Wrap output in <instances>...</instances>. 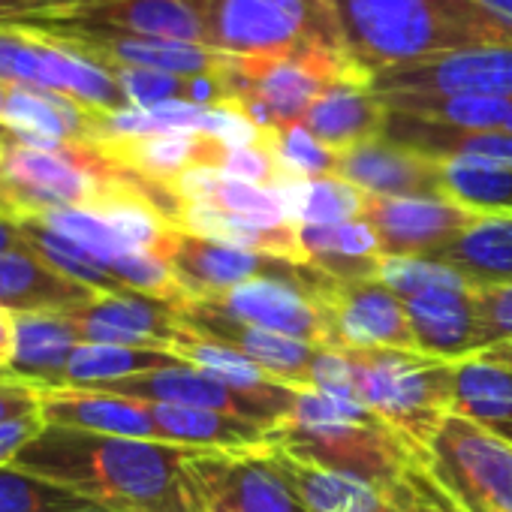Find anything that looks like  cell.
Returning a JSON list of instances; mask_svg holds the SVG:
<instances>
[{"label":"cell","mask_w":512,"mask_h":512,"mask_svg":"<svg viewBox=\"0 0 512 512\" xmlns=\"http://www.w3.org/2000/svg\"><path fill=\"white\" fill-rule=\"evenodd\" d=\"M479 4L500 13V16H506V19H512V0H479Z\"/></svg>","instance_id":"cell-51"},{"label":"cell","mask_w":512,"mask_h":512,"mask_svg":"<svg viewBox=\"0 0 512 512\" xmlns=\"http://www.w3.org/2000/svg\"><path fill=\"white\" fill-rule=\"evenodd\" d=\"M175 311H178V323L184 329H190L193 335H202L214 344H223V347L241 353L244 359L260 365L266 374H272L275 380H281L293 389H311L314 362L323 347H311L296 338L244 323V320L214 308L211 302H181Z\"/></svg>","instance_id":"cell-14"},{"label":"cell","mask_w":512,"mask_h":512,"mask_svg":"<svg viewBox=\"0 0 512 512\" xmlns=\"http://www.w3.org/2000/svg\"><path fill=\"white\" fill-rule=\"evenodd\" d=\"M25 223V238H28V247L46 260L52 269H58L61 275H67L70 281L94 290V293H127L115 275L109 272L106 263H100L97 256H91L85 247H79L76 241L58 235L55 229H49L46 223L34 220V217H22Z\"/></svg>","instance_id":"cell-33"},{"label":"cell","mask_w":512,"mask_h":512,"mask_svg":"<svg viewBox=\"0 0 512 512\" xmlns=\"http://www.w3.org/2000/svg\"><path fill=\"white\" fill-rule=\"evenodd\" d=\"M82 344H118L169 350L181 323L172 302L139 293H97L85 308L70 311Z\"/></svg>","instance_id":"cell-17"},{"label":"cell","mask_w":512,"mask_h":512,"mask_svg":"<svg viewBox=\"0 0 512 512\" xmlns=\"http://www.w3.org/2000/svg\"><path fill=\"white\" fill-rule=\"evenodd\" d=\"M31 16H37L31 0H0V28L22 22V19H31Z\"/></svg>","instance_id":"cell-49"},{"label":"cell","mask_w":512,"mask_h":512,"mask_svg":"<svg viewBox=\"0 0 512 512\" xmlns=\"http://www.w3.org/2000/svg\"><path fill=\"white\" fill-rule=\"evenodd\" d=\"M13 338H16V314L0 305V368L7 365L13 353Z\"/></svg>","instance_id":"cell-47"},{"label":"cell","mask_w":512,"mask_h":512,"mask_svg":"<svg viewBox=\"0 0 512 512\" xmlns=\"http://www.w3.org/2000/svg\"><path fill=\"white\" fill-rule=\"evenodd\" d=\"M169 353H175L187 365H196V368H202V371H208V374H214V377H220L229 386L244 389V392H278L287 386V383L275 380L272 374H266L260 365L244 359L241 353H235L223 344H214L202 335H193L184 326H181L178 338L169 344Z\"/></svg>","instance_id":"cell-34"},{"label":"cell","mask_w":512,"mask_h":512,"mask_svg":"<svg viewBox=\"0 0 512 512\" xmlns=\"http://www.w3.org/2000/svg\"><path fill=\"white\" fill-rule=\"evenodd\" d=\"M416 338V353L461 362L479 353L473 287H440L401 299Z\"/></svg>","instance_id":"cell-21"},{"label":"cell","mask_w":512,"mask_h":512,"mask_svg":"<svg viewBox=\"0 0 512 512\" xmlns=\"http://www.w3.org/2000/svg\"><path fill=\"white\" fill-rule=\"evenodd\" d=\"M46 428L43 416H28V419H16V422H4L0 425V467L13 464L19 458V452Z\"/></svg>","instance_id":"cell-45"},{"label":"cell","mask_w":512,"mask_h":512,"mask_svg":"<svg viewBox=\"0 0 512 512\" xmlns=\"http://www.w3.org/2000/svg\"><path fill=\"white\" fill-rule=\"evenodd\" d=\"M377 278L398 299H410L416 293L440 290V287H473L455 269H449L437 260H422V256H383Z\"/></svg>","instance_id":"cell-37"},{"label":"cell","mask_w":512,"mask_h":512,"mask_svg":"<svg viewBox=\"0 0 512 512\" xmlns=\"http://www.w3.org/2000/svg\"><path fill=\"white\" fill-rule=\"evenodd\" d=\"M160 260L169 266L187 302H208L260 278H302L308 269L299 263L278 260V256L269 253L202 238L184 229L169 232L160 250Z\"/></svg>","instance_id":"cell-10"},{"label":"cell","mask_w":512,"mask_h":512,"mask_svg":"<svg viewBox=\"0 0 512 512\" xmlns=\"http://www.w3.org/2000/svg\"><path fill=\"white\" fill-rule=\"evenodd\" d=\"M473 305H476L479 353L503 341H512V284L473 287Z\"/></svg>","instance_id":"cell-43"},{"label":"cell","mask_w":512,"mask_h":512,"mask_svg":"<svg viewBox=\"0 0 512 512\" xmlns=\"http://www.w3.org/2000/svg\"><path fill=\"white\" fill-rule=\"evenodd\" d=\"M121 169L145 178V181H157V184H169L184 175L193 166H217L223 160L226 145H220L217 139L205 136V133H193V130H169V133H154V136H136V139H109V142H97Z\"/></svg>","instance_id":"cell-22"},{"label":"cell","mask_w":512,"mask_h":512,"mask_svg":"<svg viewBox=\"0 0 512 512\" xmlns=\"http://www.w3.org/2000/svg\"><path fill=\"white\" fill-rule=\"evenodd\" d=\"M446 196L479 214H512V169L440 160Z\"/></svg>","instance_id":"cell-35"},{"label":"cell","mask_w":512,"mask_h":512,"mask_svg":"<svg viewBox=\"0 0 512 512\" xmlns=\"http://www.w3.org/2000/svg\"><path fill=\"white\" fill-rule=\"evenodd\" d=\"M103 4V0H31V7L37 10V16H55V13H70L79 7H94Z\"/></svg>","instance_id":"cell-48"},{"label":"cell","mask_w":512,"mask_h":512,"mask_svg":"<svg viewBox=\"0 0 512 512\" xmlns=\"http://www.w3.org/2000/svg\"><path fill=\"white\" fill-rule=\"evenodd\" d=\"M169 350H151V347H118V344H79L70 356L64 386L76 389H103L109 383L139 377L148 371L181 365Z\"/></svg>","instance_id":"cell-32"},{"label":"cell","mask_w":512,"mask_h":512,"mask_svg":"<svg viewBox=\"0 0 512 512\" xmlns=\"http://www.w3.org/2000/svg\"><path fill=\"white\" fill-rule=\"evenodd\" d=\"M7 88H10V85H4V82H0V112H4V100H7Z\"/></svg>","instance_id":"cell-55"},{"label":"cell","mask_w":512,"mask_h":512,"mask_svg":"<svg viewBox=\"0 0 512 512\" xmlns=\"http://www.w3.org/2000/svg\"><path fill=\"white\" fill-rule=\"evenodd\" d=\"M109 73H112L115 82L121 85L127 103L136 106V109H154V106H160V103L184 100V91H187V79L172 76V73H160V70L115 67V70H109Z\"/></svg>","instance_id":"cell-42"},{"label":"cell","mask_w":512,"mask_h":512,"mask_svg":"<svg viewBox=\"0 0 512 512\" xmlns=\"http://www.w3.org/2000/svg\"><path fill=\"white\" fill-rule=\"evenodd\" d=\"M263 446L308 512H389L392 509L386 494L362 479L320 467L314 461H302L284 452L281 446L272 443Z\"/></svg>","instance_id":"cell-25"},{"label":"cell","mask_w":512,"mask_h":512,"mask_svg":"<svg viewBox=\"0 0 512 512\" xmlns=\"http://www.w3.org/2000/svg\"><path fill=\"white\" fill-rule=\"evenodd\" d=\"M0 214H13V217H19V214L13 211V205H10V202H7L4 196H0Z\"/></svg>","instance_id":"cell-53"},{"label":"cell","mask_w":512,"mask_h":512,"mask_svg":"<svg viewBox=\"0 0 512 512\" xmlns=\"http://www.w3.org/2000/svg\"><path fill=\"white\" fill-rule=\"evenodd\" d=\"M314 296L332 320L338 350H416L404 302L380 281H335L320 275Z\"/></svg>","instance_id":"cell-11"},{"label":"cell","mask_w":512,"mask_h":512,"mask_svg":"<svg viewBox=\"0 0 512 512\" xmlns=\"http://www.w3.org/2000/svg\"><path fill=\"white\" fill-rule=\"evenodd\" d=\"M284 199L287 217L296 226H326V223H347L362 220L368 193L356 184L323 175V178H287L275 187Z\"/></svg>","instance_id":"cell-31"},{"label":"cell","mask_w":512,"mask_h":512,"mask_svg":"<svg viewBox=\"0 0 512 512\" xmlns=\"http://www.w3.org/2000/svg\"><path fill=\"white\" fill-rule=\"evenodd\" d=\"M386 121H389V109L374 91V85H356V82H341L326 88L302 118V124L335 154L383 139Z\"/></svg>","instance_id":"cell-23"},{"label":"cell","mask_w":512,"mask_h":512,"mask_svg":"<svg viewBox=\"0 0 512 512\" xmlns=\"http://www.w3.org/2000/svg\"><path fill=\"white\" fill-rule=\"evenodd\" d=\"M431 260L455 269L473 287L512 284V214H482Z\"/></svg>","instance_id":"cell-28"},{"label":"cell","mask_w":512,"mask_h":512,"mask_svg":"<svg viewBox=\"0 0 512 512\" xmlns=\"http://www.w3.org/2000/svg\"><path fill=\"white\" fill-rule=\"evenodd\" d=\"M389 506H392V503H389ZM389 512H398V509H395V506H392V509H389Z\"/></svg>","instance_id":"cell-57"},{"label":"cell","mask_w":512,"mask_h":512,"mask_svg":"<svg viewBox=\"0 0 512 512\" xmlns=\"http://www.w3.org/2000/svg\"><path fill=\"white\" fill-rule=\"evenodd\" d=\"M377 94L419 91V94H479L512 100V46L467 49L440 55L422 64H407L374 76Z\"/></svg>","instance_id":"cell-15"},{"label":"cell","mask_w":512,"mask_h":512,"mask_svg":"<svg viewBox=\"0 0 512 512\" xmlns=\"http://www.w3.org/2000/svg\"><path fill=\"white\" fill-rule=\"evenodd\" d=\"M479 356L488 359V362H497V365L512 368V341H503V344H497V347H491V350H485V353H479Z\"/></svg>","instance_id":"cell-50"},{"label":"cell","mask_w":512,"mask_h":512,"mask_svg":"<svg viewBox=\"0 0 512 512\" xmlns=\"http://www.w3.org/2000/svg\"><path fill=\"white\" fill-rule=\"evenodd\" d=\"M208 49L229 58H275L344 49L332 0H190Z\"/></svg>","instance_id":"cell-5"},{"label":"cell","mask_w":512,"mask_h":512,"mask_svg":"<svg viewBox=\"0 0 512 512\" xmlns=\"http://www.w3.org/2000/svg\"><path fill=\"white\" fill-rule=\"evenodd\" d=\"M275 154L281 157L290 178H323L335 175L338 154L326 148L305 124H290L275 133Z\"/></svg>","instance_id":"cell-38"},{"label":"cell","mask_w":512,"mask_h":512,"mask_svg":"<svg viewBox=\"0 0 512 512\" xmlns=\"http://www.w3.org/2000/svg\"><path fill=\"white\" fill-rule=\"evenodd\" d=\"M497 437H503V440H506V443L512 446V425H509V428H503V431H500Z\"/></svg>","instance_id":"cell-56"},{"label":"cell","mask_w":512,"mask_h":512,"mask_svg":"<svg viewBox=\"0 0 512 512\" xmlns=\"http://www.w3.org/2000/svg\"><path fill=\"white\" fill-rule=\"evenodd\" d=\"M73 512H118V509H109V506H103V503L85 500V503H82V506H76Z\"/></svg>","instance_id":"cell-52"},{"label":"cell","mask_w":512,"mask_h":512,"mask_svg":"<svg viewBox=\"0 0 512 512\" xmlns=\"http://www.w3.org/2000/svg\"><path fill=\"white\" fill-rule=\"evenodd\" d=\"M503 130L512 133V100H509V115H506V121H503Z\"/></svg>","instance_id":"cell-54"},{"label":"cell","mask_w":512,"mask_h":512,"mask_svg":"<svg viewBox=\"0 0 512 512\" xmlns=\"http://www.w3.org/2000/svg\"><path fill=\"white\" fill-rule=\"evenodd\" d=\"M28 416H40V389L19 380H0V425Z\"/></svg>","instance_id":"cell-44"},{"label":"cell","mask_w":512,"mask_h":512,"mask_svg":"<svg viewBox=\"0 0 512 512\" xmlns=\"http://www.w3.org/2000/svg\"><path fill=\"white\" fill-rule=\"evenodd\" d=\"M85 497L16 464L0 467V512H73Z\"/></svg>","instance_id":"cell-36"},{"label":"cell","mask_w":512,"mask_h":512,"mask_svg":"<svg viewBox=\"0 0 512 512\" xmlns=\"http://www.w3.org/2000/svg\"><path fill=\"white\" fill-rule=\"evenodd\" d=\"M97 392H112L136 401H151V404H178V407H202V410H217L229 416H241L247 422L263 425L266 431L278 428L299 395V389L284 386L278 392H244L229 386L226 380L196 368V365H172L160 371H148L139 377H127L118 383H109Z\"/></svg>","instance_id":"cell-9"},{"label":"cell","mask_w":512,"mask_h":512,"mask_svg":"<svg viewBox=\"0 0 512 512\" xmlns=\"http://www.w3.org/2000/svg\"><path fill=\"white\" fill-rule=\"evenodd\" d=\"M338 178L368 196H446L443 163L389 139H374L338 154Z\"/></svg>","instance_id":"cell-18"},{"label":"cell","mask_w":512,"mask_h":512,"mask_svg":"<svg viewBox=\"0 0 512 512\" xmlns=\"http://www.w3.org/2000/svg\"><path fill=\"white\" fill-rule=\"evenodd\" d=\"M425 467L467 512H512V446L479 422L449 413Z\"/></svg>","instance_id":"cell-7"},{"label":"cell","mask_w":512,"mask_h":512,"mask_svg":"<svg viewBox=\"0 0 512 512\" xmlns=\"http://www.w3.org/2000/svg\"><path fill=\"white\" fill-rule=\"evenodd\" d=\"M40 25L61 28H97L145 40H172L208 46L205 25L190 0H103L94 7H79L55 16H31Z\"/></svg>","instance_id":"cell-16"},{"label":"cell","mask_w":512,"mask_h":512,"mask_svg":"<svg viewBox=\"0 0 512 512\" xmlns=\"http://www.w3.org/2000/svg\"><path fill=\"white\" fill-rule=\"evenodd\" d=\"M151 419L160 431V443L187 446V449H256L266 443V428L241 416L178 407V404H151Z\"/></svg>","instance_id":"cell-27"},{"label":"cell","mask_w":512,"mask_h":512,"mask_svg":"<svg viewBox=\"0 0 512 512\" xmlns=\"http://www.w3.org/2000/svg\"><path fill=\"white\" fill-rule=\"evenodd\" d=\"M317 281H320V272H314L308 266L302 278L247 281V284H241L217 299H208V302L244 323L296 338L302 344L335 347L329 311L314 296Z\"/></svg>","instance_id":"cell-12"},{"label":"cell","mask_w":512,"mask_h":512,"mask_svg":"<svg viewBox=\"0 0 512 512\" xmlns=\"http://www.w3.org/2000/svg\"><path fill=\"white\" fill-rule=\"evenodd\" d=\"M25 247H28V238H25V223H22V217L0 214V253L25 250Z\"/></svg>","instance_id":"cell-46"},{"label":"cell","mask_w":512,"mask_h":512,"mask_svg":"<svg viewBox=\"0 0 512 512\" xmlns=\"http://www.w3.org/2000/svg\"><path fill=\"white\" fill-rule=\"evenodd\" d=\"M380 100L386 103L389 112L455 127V130H503V121L509 115V100L479 97V94L392 91V94H380Z\"/></svg>","instance_id":"cell-29"},{"label":"cell","mask_w":512,"mask_h":512,"mask_svg":"<svg viewBox=\"0 0 512 512\" xmlns=\"http://www.w3.org/2000/svg\"><path fill=\"white\" fill-rule=\"evenodd\" d=\"M386 500L398 512H467L422 461H410L401 482L386 491Z\"/></svg>","instance_id":"cell-40"},{"label":"cell","mask_w":512,"mask_h":512,"mask_svg":"<svg viewBox=\"0 0 512 512\" xmlns=\"http://www.w3.org/2000/svg\"><path fill=\"white\" fill-rule=\"evenodd\" d=\"M97 293L70 281L25 247L0 253V305L13 314L25 311H79Z\"/></svg>","instance_id":"cell-24"},{"label":"cell","mask_w":512,"mask_h":512,"mask_svg":"<svg viewBox=\"0 0 512 512\" xmlns=\"http://www.w3.org/2000/svg\"><path fill=\"white\" fill-rule=\"evenodd\" d=\"M40 416L46 425H58L70 431L160 443V431L151 419L148 404L112 392L76 389V386L40 389Z\"/></svg>","instance_id":"cell-19"},{"label":"cell","mask_w":512,"mask_h":512,"mask_svg":"<svg viewBox=\"0 0 512 512\" xmlns=\"http://www.w3.org/2000/svg\"><path fill=\"white\" fill-rule=\"evenodd\" d=\"M347 55L371 76L467 49L512 46V19L479 0H332Z\"/></svg>","instance_id":"cell-2"},{"label":"cell","mask_w":512,"mask_h":512,"mask_svg":"<svg viewBox=\"0 0 512 512\" xmlns=\"http://www.w3.org/2000/svg\"><path fill=\"white\" fill-rule=\"evenodd\" d=\"M0 82L49 91L40 37L16 28H0Z\"/></svg>","instance_id":"cell-39"},{"label":"cell","mask_w":512,"mask_h":512,"mask_svg":"<svg viewBox=\"0 0 512 512\" xmlns=\"http://www.w3.org/2000/svg\"><path fill=\"white\" fill-rule=\"evenodd\" d=\"M359 401L425 464L431 440L455 407V362L416 350H347Z\"/></svg>","instance_id":"cell-4"},{"label":"cell","mask_w":512,"mask_h":512,"mask_svg":"<svg viewBox=\"0 0 512 512\" xmlns=\"http://www.w3.org/2000/svg\"><path fill=\"white\" fill-rule=\"evenodd\" d=\"M482 428L500 434L512 425V368L470 356L455 362V407Z\"/></svg>","instance_id":"cell-30"},{"label":"cell","mask_w":512,"mask_h":512,"mask_svg":"<svg viewBox=\"0 0 512 512\" xmlns=\"http://www.w3.org/2000/svg\"><path fill=\"white\" fill-rule=\"evenodd\" d=\"M82 344L70 311H25L16 314V338L0 380H19L37 389L64 386L73 350Z\"/></svg>","instance_id":"cell-20"},{"label":"cell","mask_w":512,"mask_h":512,"mask_svg":"<svg viewBox=\"0 0 512 512\" xmlns=\"http://www.w3.org/2000/svg\"><path fill=\"white\" fill-rule=\"evenodd\" d=\"M199 512H308L266 446L199 449L187 461Z\"/></svg>","instance_id":"cell-8"},{"label":"cell","mask_w":512,"mask_h":512,"mask_svg":"<svg viewBox=\"0 0 512 512\" xmlns=\"http://www.w3.org/2000/svg\"><path fill=\"white\" fill-rule=\"evenodd\" d=\"M482 214L449 196H368L362 220L377 232L383 256L431 260Z\"/></svg>","instance_id":"cell-13"},{"label":"cell","mask_w":512,"mask_h":512,"mask_svg":"<svg viewBox=\"0 0 512 512\" xmlns=\"http://www.w3.org/2000/svg\"><path fill=\"white\" fill-rule=\"evenodd\" d=\"M199 449L46 425L13 461L118 512H199L187 461Z\"/></svg>","instance_id":"cell-1"},{"label":"cell","mask_w":512,"mask_h":512,"mask_svg":"<svg viewBox=\"0 0 512 512\" xmlns=\"http://www.w3.org/2000/svg\"><path fill=\"white\" fill-rule=\"evenodd\" d=\"M266 443L302 461L362 479L383 494L401 482L410 461H419L362 401L323 395L317 389H299L290 416L266 434Z\"/></svg>","instance_id":"cell-3"},{"label":"cell","mask_w":512,"mask_h":512,"mask_svg":"<svg viewBox=\"0 0 512 512\" xmlns=\"http://www.w3.org/2000/svg\"><path fill=\"white\" fill-rule=\"evenodd\" d=\"M305 266L335 281H368L380 275L383 250L365 220L299 226Z\"/></svg>","instance_id":"cell-26"},{"label":"cell","mask_w":512,"mask_h":512,"mask_svg":"<svg viewBox=\"0 0 512 512\" xmlns=\"http://www.w3.org/2000/svg\"><path fill=\"white\" fill-rule=\"evenodd\" d=\"M127 178L97 142H61L31 148L10 142L0 151V196L19 217H40L55 208H91Z\"/></svg>","instance_id":"cell-6"},{"label":"cell","mask_w":512,"mask_h":512,"mask_svg":"<svg viewBox=\"0 0 512 512\" xmlns=\"http://www.w3.org/2000/svg\"><path fill=\"white\" fill-rule=\"evenodd\" d=\"M208 205H217L229 214L247 217V220H260V223H290L284 199L275 187H263V184H247V181H235L226 178L220 181L214 199Z\"/></svg>","instance_id":"cell-41"}]
</instances>
